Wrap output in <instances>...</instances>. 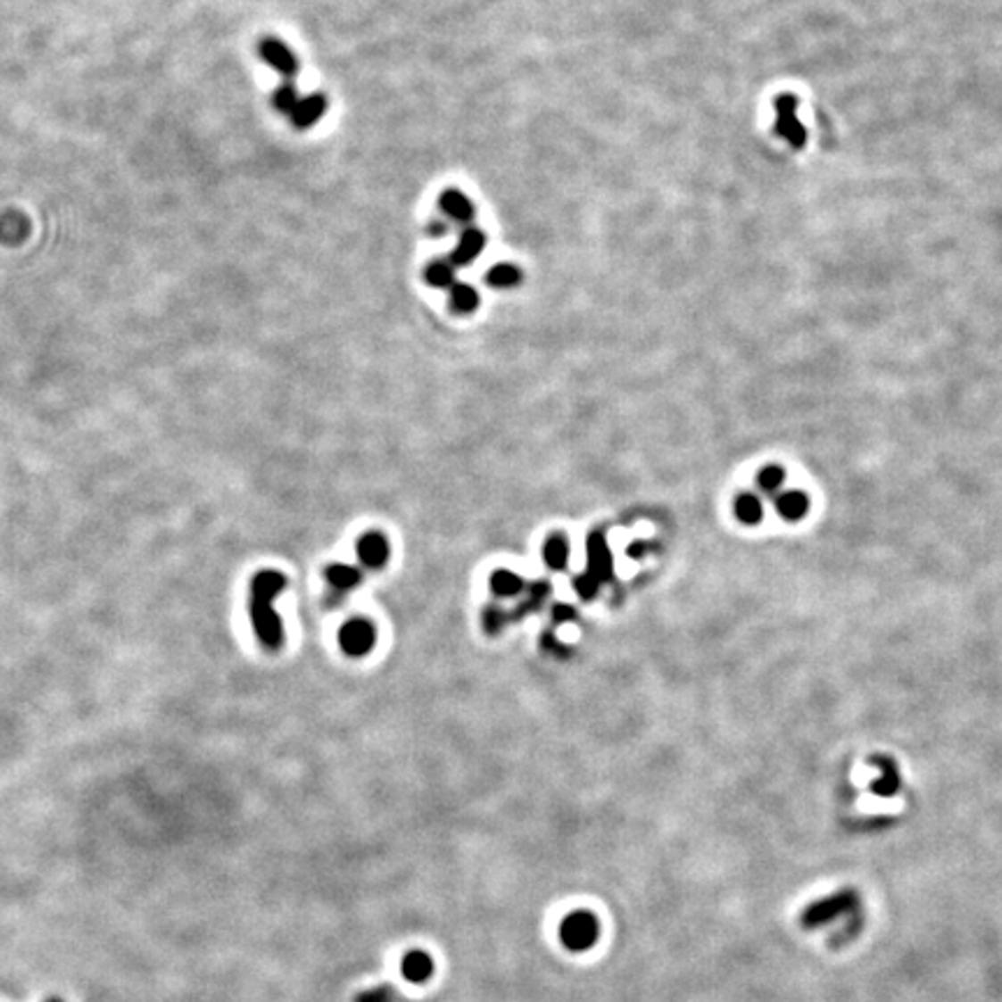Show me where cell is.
<instances>
[{
	"instance_id": "21",
	"label": "cell",
	"mask_w": 1002,
	"mask_h": 1002,
	"mask_svg": "<svg viewBox=\"0 0 1002 1002\" xmlns=\"http://www.w3.org/2000/svg\"><path fill=\"white\" fill-rule=\"evenodd\" d=\"M485 281H487V286H493V288H497V290L516 288V286L522 281V272L518 269L516 265H510V262H499V265H494V267H490V269H487Z\"/></svg>"
},
{
	"instance_id": "2",
	"label": "cell",
	"mask_w": 1002,
	"mask_h": 1002,
	"mask_svg": "<svg viewBox=\"0 0 1002 1002\" xmlns=\"http://www.w3.org/2000/svg\"><path fill=\"white\" fill-rule=\"evenodd\" d=\"M599 933H601L599 919L587 910L571 912L559 926V940L568 951H587L597 945Z\"/></svg>"
},
{
	"instance_id": "17",
	"label": "cell",
	"mask_w": 1002,
	"mask_h": 1002,
	"mask_svg": "<svg viewBox=\"0 0 1002 1002\" xmlns=\"http://www.w3.org/2000/svg\"><path fill=\"white\" fill-rule=\"evenodd\" d=\"M325 580H327L336 592H346V590H353L355 585H360L362 571L351 567V564H330V567L325 568Z\"/></svg>"
},
{
	"instance_id": "16",
	"label": "cell",
	"mask_w": 1002,
	"mask_h": 1002,
	"mask_svg": "<svg viewBox=\"0 0 1002 1002\" xmlns=\"http://www.w3.org/2000/svg\"><path fill=\"white\" fill-rule=\"evenodd\" d=\"M733 513H736V518L742 525L754 527V525H759L764 520V504H761V499L757 494L742 493L733 501Z\"/></svg>"
},
{
	"instance_id": "28",
	"label": "cell",
	"mask_w": 1002,
	"mask_h": 1002,
	"mask_svg": "<svg viewBox=\"0 0 1002 1002\" xmlns=\"http://www.w3.org/2000/svg\"><path fill=\"white\" fill-rule=\"evenodd\" d=\"M46 1002H63V1000H61V998H49Z\"/></svg>"
},
{
	"instance_id": "3",
	"label": "cell",
	"mask_w": 1002,
	"mask_h": 1002,
	"mask_svg": "<svg viewBox=\"0 0 1002 1002\" xmlns=\"http://www.w3.org/2000/svg\"><path fill=\"white\" fill-rule=\"evenodd\" d=\"M799 110V100L791 93H783L775 98V133L777 137H783L791 149H803L807 142V130L806 126L799 121L796 116Z\"/></svg>"
},
{
	"instance_id": "14",
	"label": "cell",
	"mask_w": 1002,
	"mask_h": 1002,
	"mask_svg": "<svg viewBox=\"0 0 1002 1002\" xmlns=\"http://www.w3.org/2000/svg\"><path fill=\"white\" fill-rule=\"evenodd\" d=\"M432 973H435V961L425 951H409L402 961V974H404V980L413 981V984L427 981Z\"/></svg>"
},
{
	"instance_id": "1",
	"label": "cell",
	"mask_w": 1002,
	"mask_h": 1002,
	"mask_svg": "<svg viewBox=\"0 0 1002 1002\" xmlns=\"http://www.w3.org/2000/svg\"><path fill=\"white\" fill-rule=\"evenodd\" d=\"M286 585H288L286 576L281 571H274V568L258 571L253 576V580H251V625H253L258 641L269 652H277V650L284 648V620L274 610V601L281 597Z\"/></svg>"
},
{
	"instance_id": "26",
	"label": "cell",
	"mask_w": 1002,
	"mask_h": 1002,
	"mask_svg": "<svg viewBox=\"0 0 1002 1002\" xmlns=\"http://www.w3.org/2000/svg\"><path fill=\"white\" fill-rule=\"evenodd\" d=\"M358 1002H390V991L388 989H374V991L358 996Z\"/></svg>"
},
{
	"instance_id": "4",
	"label": "cell",
	"mask_w": 1002,
	"mask_h": 1002,
	"mask_svg": "<svg viewBox=\"0 0 1002 1002\" xmlns=\"http://www.w3.org/2000/svg\"><path fill=\"white\" fill-rule=\"evenodd\" d=\"M854 907H857V893L841 891L835 896H829V898L812 903L800 916V923L806 928H819L838 919V916L847 915V912H852Z\"/></svg>"
},
{
	"instance_id": "22",
	"label": "cell",
	"mask_w": 1002,
	"mask_h": 1002,
	"mask_svg": "<svg viewBox=\"0 0 1002 1002\" xmlns=\"http://www.w3.org/2000/svg\"><path fill=\"white\" fill-rule=\"evenodd\" d=\"M300 98H302L300 91H297V88L293 87L290 81H286V84H281V87L274 88L272 104H274V110H277L278 114L290 116V114H293V110L297 107V103H300Z\"/></svg>"
},
{
	"instance_id": "13",
	"label": "cell",
	"mask_w": 1002,
	"mask_h": 1002,
	"mask_svg": "<svg viewBox=\"0 0 1002 1002\" xmlns=\"http://www.w3.org/2000/svg\"><path fill=\"white\" fill-rule=\"evenodd\" d=\"M775 510H777V516L783 518V520L799 522L807 516V510H810V499H807L806 493H799V490H789V493L777 494Z\"/></svg>"
},
{
	"instance_id": "5",
	"label": "cell",
	"mask_w": 1002,
	"mask_h": 1002,
	"mask_svg": "<svg viewBox=\"0 0 1002 1002\" xmlns=\"http://www.w3.org/2000/svg\"><path fill=\"white\" fill-rule=\"evenodd\" d=\"M339 645L348 657H365L369 655L377 645V626L365 617H353L342 626L339 632Z\"/></svg>"
},
{
	"instance_id": "25",
	"label": "cell",
	"mask_w": 1002,
	"mask_h": 1002,
	"mask_svg": "<svg viewBox=\"0 0 1002 1002\" xmlns=\"http://www.w3.org/2000/svg\"><path fill=\"white\" fill-rule=\"evenodd\" d=\"M504 622H506V615H504V610H499V609H487L485 617H483V625H485V629L490 633L499 632V629L504 626Z\"/></svg>"
},
{
	"instance_id": "19",
	"label": "cell",
	"mask_w": 1002,
	"mask_h": 1002,
	"mask_svg": "<svg viewBox=\"0 0 1002 1002\" xmlns=\"http://www.w3.org/2000/svg\"><path fill=\"white\" fill-rule=\"evenodd\" d=\"M448 297H451V309L455 313H460V316H469L471 311L478 309V302H481V297H478L474 286L462 284V281H458V284L452 286L451 295Z\"/></svg>"
},
{
	"instance_id": "27",
	"label": "cell",
	"mask_w": 1002,
	"mask_h": 1002,
	"mask_svg": "<svg viewBox=\"0 0 1002 1002\" xmlns=\"http://www.w3.org/2000/svg\"><path fill=\"white\" fill-rule=\"evenodd\" d=\"M574 617H576L574 609H568V606H559V609H555V620L557 622L574 620Z\"/></svg>"
},
{
	"instance_id": "11",
	"label": "cell",
	"mask_w": 1002,
	"mask_h": 1002,
	"mask_svg": "<svg viewBox=\"0 0 1002 1002\" xmlns=\"http://www.w3.org/2000/svg\"><path fill=\"white\" fill-rule=\"evenodd\" d=\"M587 557H590V568H587V574H592L594 578L599 580V583H606V580L613 576V557H610V551L609 545H606V539H603V534H592L590 541H587Z\"/></svg>"
},
{
	"instance_id": "12",
	"label": "cell",
	"mask_w": 1002,
	"mask_h": 1002,
	"mask_svg": "<svg viewBox=\"0 0 1002 1002\" xmlns=\"http://www.w3.org/2000/svg\"><path fill=\"white\" fill-rule=\"evenodd\" d=\"M870 764L877 766V768L882 771L875 783L870 784L873 794L882 796V799H889V796L898 794L900 775H898V768H896V764H893V759H889V757H873V759H870Z\"/></svg>"
},
{
	"instance_id": "24",
	"label": "cell",
	"mask_w": 1002,
	"mask_h": 1002,
	"mask_svg": "<svg viewBox=\"0 0 1002 1002\" xmlns=\"http://www.w3.org/2000/svg\"><path fill=\"white\" fill-rule=\"evenodd\" d=\"M599 585H601V583H599V580L594 578L592 574H583L574 580V587L580 592V597H583V599L597 597Z\"/></svg>"
},
{
	"instance_id": "23",
	"label": "cell",
	"mask_w": 1002,
	"mask_h": 1002,
	"mask_svg": "<svg viewBox=\"0 0 1002 1002\" xmlns=\"http://www.w3.org/2000/svg\"><path fill=\"white\" fill-rule=\"evenodd\" d=\"M784 469L783 467H777V464H768V467H764V469L757 474V485H759L761 493L766 494H775L783 490L784 485Z\"/></svg>"
},
{
	"instance_id": "18",
	"label": "cell",
	"mask_w": 1002,
	"mask_h": 1002,
	"mask_svg": "<svg viewBox=\"0 0 1002 1002\" xmlns=\"http://www.w3.org/2000/svg\"><path fill=\"white\" fill-rule=\"evenodd\" d=\"M490 587H493V592L497 594V597L513 599L518 597V594H522L525 583H522V578L516 574V571H510V568H497V571L493 574V578H490Z\"/></svg>"
},
{
	"instance_id": "8",
	"label": "cell",
	"mask_w": 1002,
	"mask_h": 1002,
	"mask_svg": "<svg viewBox=\"0 0 1002 1002\" xmlns=\"http://www.w3.org/2000/svg\"><path fill=\"white\" fill-rule=\"evenodd\" d=\"M439 209L448 220H455V223H460L464 228H469L476 216L474 203L462 191H458V188H446V191L441 193Z\"/></svg>"
},
{
	"instance_id": "10",
	"label": "cell",
	"mask_w": 1002,
	"mask_h": 1002,
	"mask_svg": "<svg viewBox=\"0 0 1002 1002\" xmlns=\"http://www.w3.org/2000/svg\"><path fill=\"white\" fill-rule=\"evenodd\" d=\"M325 112H327V100H325L323 93H309V95L300 98L297 107L290 114V121L297 130H307L323 119Z\"/></svg>"
},
{
	"instance_id": "20",
	"label": "cell",
	"mask_w": 1002,
	"mask_h": 1002,
	"mask_svg": "<svg viewBox=\"0 0 1002 1002\" xmlns=\"http://www.w3.org/2000/svg\"><path fill=\"white\" fill-rule=\"evenodd\" d=\"M543 559L552 571H564L568 564V543L564 534H552L543 545Z\"/></svg>"
},
{
	"instance_id": "6",
	"label": "cell",
	"mask_w": 1002,
	"mask_h": 1002,
	"mask_svg": "<svg viewBox=\"0 0 1002 1002\" xmlns=\"http://www.w3.org/2000/svg\"><path fill=\"white\" fill-rule=\"evenodd\" d=\"M258 56L288 81L295 79L297 72H300V61H297L295 54L290 52V46L286 42H281L274 35H265L258 42Z\"/></svg>"
},
{
	"instance_id": "15",
	"label": "cell",
	"mask_w": 1002,
	"mask_h": 1002,
	"mask_svg": "<svg viewBox=\"0 0 1002 1002\" xmlns=\"http://www.w3.org/2000/svg\"><path fill=\"white\" fill-rule=\"evenodd\" d=\"M455 278H458L455 277V265H452L448 258H436V261H432L427 267H425V281H427V286H432V288L451 290L452 286L458 284Z\"/></svg>"
},
{
	"instance_id": "7",
	"label": "cell",
	"mask_w": 1002,
	"mask_h": 1002,
	"mask_svg": "<svg viewBox=\"0 0 1002 1002\" xmlns=\"http://www.w3.org/2000/svg\"><path fill=\"white\" fill-rule=\"evenodd\" d=\"M485 246H487L485 232L478 230V228L474 226L464 228L458 244H455V249H452V253L448 255V261H451L455 267H469L471 262L485 251Z\"/></svg>"
},
{
	"instance_id": "9",
	"label": "cell",
	"mask_w": 1002,
	"mask_h": 1002,
	"mask_svg": "<svg viewBox=\"0 0 1002 1002\" xmlns=\"http://www.w3.org/2000/svg\"><path fill=\"white\" fill-rule=\"evenodd\" d=\"M358 557L367 568L377 571L385 567L390 557V543L381 532H365L358 541Z\"/></svg>"
}]
</instances>
